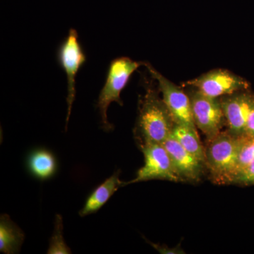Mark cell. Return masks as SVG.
<instances>
[{"label":"cell","instance_id":"1","mask_svg":"<svg viewBox=\"0 0 254 254\" xmlns=\"http://www.w3.org/2000/svg\"><path fill=\"white\" fill-rule=\"evenodd\" d=\"M174 122L158 92L148 87L141 98L138 119L134 129L138 145L147 143H163L173 131Z\"/></svg>","mask_w":254,"mask_h":254},{"label":"cell","instance_id":"2","mask_svg":"<svg viewBox=\"0 0 254 254\" xmlns=\"http://www.w3.org/2000/svg\"><path fill=\"white\" fill-rule=\"evenodd\" d=\"M205 148V168L214 183L231 185L239 168L240 136L221 131L208 140Z\"/></svg>","mask_w":254,"mask_h":254},{"label":"cell","instance_id":"3","mask_svg":"<svg viewBox=\"0 0 254 254\" xmlns=\"http://www.w3.org/2000/svg\"><path fill=\"white\" fill-rule=\"evenodd\" d=\"M141 65H144V63L134 61L126 57L117 58L110 63L106 81L100 91L97 103V107L101 116L102 127L105 131H111L113 128L107 117L110 105L113 102H116L123 106V102L120 94L128 84L131 75Z\"/></svg>","mask_w":254,"mask_h":254},{"label":"cell","instance_id":"4","mask_svg":"<svg viewBox=\"0 0 254 254\" xmlns=\"http://www.w3.org/2000/svg\"><path fill=\"white\" fill-rule=\"evenodd\" d=\"M140 149L144 156V165L137 171L134 179L125 182L124 186L153 180L182 182L168 151L162 143H147L140 146Z\"/></svg>","mask_w":254,"mask_h":254},{"label":"cell","instance_id":"5","mask_svg":"<svg viewBox=\"0 0 254 254\" xmlns=\"http://www.w3.org/2000/svg\"><path fill=\"white\" fill-rule=\"evenodd\" d=\"M189 95L195 127L205 135L207 141L212 139L225 125L220 98H210L195 89Z\"/></svg>","mask_w":254,"mask_h":254},{"label":"cell","instance_id":"6","mask_svg":"<svg viewBox=\"0 0 254 254\" xmlns=\"http://www.w3.org/2000/svg\"><path fill=\"white\" fill-rule=\"evenodd\" d=\"M152 77L158 81L159 91L175 124L197 128L192 116L190 97L180 86L161 74L149 63H144Z\"/></svg>","mask_w":254,"mask_h":254},{"label":"cell","instance_id":"7","mask_svg":"<svg viewBox=\"0 0 254 254\" xmlns=\"http://www.w3.org/2000/svg\"><path fill=\"white\" fill-rule=\"evenodd\" d=\"M58 59L67 78V116L66 129L71 115L73 101L76 96V77L78 71L86 61V56L78 41L77 31L71 28L68 36L60 45Z\"/></svg>","mask_w":254,"mask_h":254},{"label":"cell","instance_id":"8","mask_svg":"<svg viewBox=\"0 0 254 254\" xmlns=\"http://www.w3.org/2000/svg\"><path fill=\"white\" fill-rule=\"evenodd\" d=\"M206 96L221 98L237 92L247 91L250 85L243 78L225 69L212 70L199 77L183 83Z\"/></svg>","mask_w":254,"mask_h":254},{"label":"cell","instance_id":"9","mask_svg":"<svg viewBox=\"0 0 254 254\" xmlns=\"http://www.w3.org/2000/svg\"><path fill=\"white\" fill-rule=\"evenodd\" d=\"M227 131L235 136L245 134L251 112L254 108V96L242 91L220 98Z\"/></svg>","mask_w":254,"mask_h":254},{"label":"cell","instance_id":"10","mask_svg":"<svg viewBox=\"0 0 254 254\" xmlns=\"http://www.w3.org/2000/svg\"><path fill=\"white\" fill-rule=\"evenodd\" d=\"M162 144L167 150L182 182H197L205 173V165L187 151L172 135Z\"/></svg>","mask_w":254,"mask_h":254},{"label":"cell","instance_id":"11","mask_svg":"<svg viewBox=\"0 0 254 254\" xmlns=\"http://www.w3.org/2000/svg\"><path fill=\"white\" fill-rule=\"evenodd\" d=\"M120 170L107 179L100 186L97 187L87 198L84 206L79 211L81 218L96 213L113 196L120 187L124 186L125 182L120 179Z\"/></svg>","mask_w":254,"mask_h":254},{"label":"cell","instance_id":"12","mask_svg":"<svg viewBox=\"0 0 254 254\" xmlns=\"http://www.w3.org/2000/svg\"><path fill=\"white\" fill-rule=\"evenodd\" d=\"M25 235L9 215L4 214L0 218V252L6 254L19 252Z\"/></svg>","mask_w":254,"mask_h":254},{"label":"cell","instance_id":"13","mask_svg":"<svg viewBox=\"0 0 254 254\" xmlns=\"http://www.w3.org/2000/svg\"><path fill=\"white\" fill-rule=\"evenodd\" d=\"M171 135L185 149L205 165V148L200 141L197 128L175 123Z\"/></svg>","mask_w":254,"mask_h":254},{"label":"cell","instance_id":"14","mask_svg":"<svg viewBox=\"0 0 254 254\" xmlns=\"http://www.w3.org/2000/svg\"><path fill=\"white\" fill-rule=\"evenodd\" d=\"M28 165L31 173L41 180L51 178L57 170L56 159L51 152L46 149L33 151L28 158Z\"/></svg>","mask_w":254,"mask_h":254},{"label":"cell","instance_id":"15","mask_svg":"<svg viewBox=\"0 0 254 254\" xmlns=\"http://www.w3.org/2000/svg\"><path fill=\"white\" fill-rule=\"evenodd\" d=\"M63 218L61 215H56L55 222V230L50 242L48 254H71V250L66 246L63 237Z\"/></svg>","mask_w":254,"mask_h":254},{"label":"cell","instance_id":"16","mask_svg":"<svg viewBox=\"0 0 254 254\" xmlns=\"http://www.w3.org/2000/svg\"><path fill=\"white\" fill-rule=\"evenodd\" d=\"M254 160V136L248 134L242 135L240 136L238 172Z\"/></svg>","mask_w":254,"mask_h":254},{"label":"cell","instance_id":"17","mask_svg":"<svg viewBox=\"0 0 254 254\" xmlns=\"http://www.w3.org/2000/svg\"><path fill=\"white\" fill-rule=\"evenodd\" d=\"M234 184L242 185H254V160L237 173Z\"/></svg>","mask_w":254,"mask_h":254},{"label":"cell","instance_id":"18","mask_svg":"<svg viewBox=\"0 0 254 254\" xmlns=\"http://www.w3.org/2000/svg\"><path fill=\"white\" fill-rule=\"evenodd\" d=\"M245 134L254 136V108L252 111L251 112L250 117H249L247 126H246Z\"/></svg>","mask_w":254,"mask_h":254}]
</instances>
